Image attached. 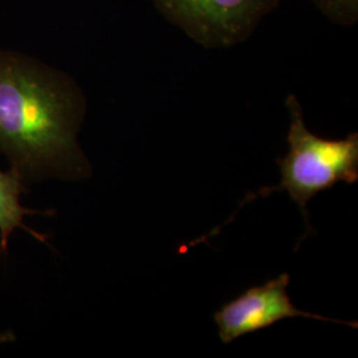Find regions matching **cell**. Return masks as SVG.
<instances>
[{
    "label": "cell",
    "instance_id": "7",
    "mask_svg": "<svg viewBox=\"0 0 358 358\" xmlns=\"http://www.w3.org/2000/svg\"><path fill=\"white\" fill-rule=\"evenodd\" d=\"M15 334L13 332H3L0 333V344H7V343H13L15 341Z\"/></svg>",
    "mask_w": 358,
    "mask_h": 358
},
{
    "label": "cell",
    "instance_id": "1",
    "mask_svg": "<svg viewBox=\"0 0 358 358\" xmlns=\"http://www.w3.org/2000/svg\"><path fill=\"white\" fill-rule=\"evenodd\" d=\"M87 97L75 78L23 52L0 48V154L29 183L90 177L78 143Z\"/></svg>",
    "mask_w": 358,
    "mask_h": 358
},
{
    "label": "cell",
    "instance_id": "3",
    "mask_svg": "<svg viewBox=\"0 0 358 358\" xmlns=\"http://www.w3.org/2000/svg\"><path fill=\"white\" fill-rule=\"evenodd\" d=\"M169 23L196 44L230 48L252 36L280 0H153Z\"/></svg>",
    "mask_w": 358,
    "mask_h": 358
},
{
    "label": "cell",
    "instance_id": "5",
    "mask_svg": "<svg viewBox=\"0 0 358 358\" xmlns=\"http://www.w3.org/2000/svg\"><path fill=\"white\" fill-rule=\"evenodd\" d=\"M28 192L27 183L15 171H0V255H6L8 242L15 230H24L38 242H45L47 236L29 229L24 217L36 214H52V211L31 210L22 205V195Z\"/></svg>",
    "mask_w": 358,
    "mask_h": 358
},
{
    "label": "cell",
    "instance_id": "2",
    "mask_svg": "<svg viewBox=\"0 0 358 358\" xmlns=\"http://www.w3.org/2000/svg\"><path fill=\"white\" fill-rule=\"evenodd\" d=\"M285 106L289 115L288 152L276 159L282 176L280 183L245 196V202L268 196L273 192H285L301 210L309 229L307 205L312 198L331 190L340 182L346 185L357 182L358 133H350L340 140L319 137L307 128L303 108L294 94L287 97Z\"/></svg>",
    "mask_w": 358,
    "mask_h": 358
},
{
    "label": "cell",
    "instance_id": "4",
    "mask_svg": "<svg viewBox=\"0 0 358 358\" xmlns=\"http://www.w3.org/2000/svg\"><path fill=\"white\" fill-rule=\"evenodd\" d=\"M289 282L291 275L282 273L262 285L245 289L243 294L223 304L214 313L220 341L227 345L242 336L266 329L276 322L294 317L337 322L357 329L356 321L334 320L294 307L288 296Z\"/></svg>",
    "mask_w": 358,
    "mask_h": 358
},
{
    "label": "cell",
    "instance_id": "6",
    "mask_svg": "<svg viewBox=\"0 0 358 358\" xmlns=\"http://www.w3.org/2000/svg\"><path fill=\"white\" fill-rule=\"evenodd\" d=\"M329 22L343 27L358 23V0H312Z\"/></svg>",
    "mask_w": 358,
    "mask_h": 358
}]
</instances>
